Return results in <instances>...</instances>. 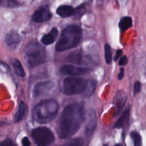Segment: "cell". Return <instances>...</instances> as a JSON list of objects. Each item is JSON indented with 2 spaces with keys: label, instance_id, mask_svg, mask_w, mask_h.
Here are the masks:
<instances>
[{
  "label": "cell",
  "instance_id": "6da1fadb",
  "mask_svg": "<svg viewBox=\"0 0 146 146\" xmlns=\"http://www.w3.org/2000/svg\"><path fill=\"white\" fill-rule=\"evenodd\" d=\"M85 118L84 106L82 103L68 104L60 116L57 133L61 139H66L76 134Z\"/></svg>",
  "mask_w": 146,
  "mask_h": 146
},
{
  "label": "cell",
  "instance_id": "7a4b0ae2",
  "mask_svg": "<svg viewBox=\"0 0 146 146\" xmlns=\"http://www.w3.org/2000/svg\"><path fill=\"white\" fill-rule=\"evenodd\" d=\"M58 111V104L54 99L40 102L33 110L32 117L39 123H47L55 118Z\"/></svg>",
  "mask_w": 146,
  "mask_h": 146
},
{
  "label": "cell",
  "instance_id": "3957f363",
  "mask_svg": "<svg viewBox=\"0 0 146 146\" xmlns=\"http://www.w3.org/2000/svg\"><path fill=\"white\" fill-rule=\"evenodd\" d=\"M82 37V30L77 25H70L65 28L56 46L58 52L66 51L76 47Z\"/></svg>",
  "mask_w": 146,
  "mask_h": 146
},
{
  "label": "cell",
  "instance_id": "277c9868",
  "mask_svg": "<svg viewBox=\"0 0 146 146\" xmlns=\"http://www.w3.org/2000/svg\"><path fill=\"white\" fill-rule=\"evenodd\" d=\"M24 59L30 67H36L46 61L44 47L36 40L30 41L24 49Z\"/></svg>",
  "mask_w": 146,
  "mask_h": 146
},
{
  "label": "cell",
  "instance_id": "5b68a950",
  "mask_svg": "<svg viewBox=\"0 0 146 146\" xmlns=\"http://www.w3.org/2000/svg\"><path fill=\"white\" fill-rule=\"evenodd\" d=\"M87 83L88 80L81 77H66L63 82V91L66 95L81 94L86 88Z\"/></svg>",
  "mask_w": 146,
  "mask_h": 146
},
{
  "label": "cell",
  "instance_id": "8992f818",
  "mask_svg": "<svg viewBox=\"0 0 146 146\" xmlns=\"http://www.w3.org/2000/svg\"><path fill=\"white\" fill-rule=\"evenodd\" d=\"M31 136L38 146H48L54 141V135L50 129L39 127L33 130Z\"/></svg>",
  "mask_w": 146,
  "mask_h": 146
},
{
  "label": "cell",
  "instance_id": "52a82bcc",
  "mask_svg": "<svg viewBox=\"0 0 146 146\" xmlns=\"http://www.w3.org/2000/svg\"><path fill=\"white\" fill-rule=\"evenodd\" d=\"M91 71L89 68L86 67H76L71 64H65V65L61 66L60 68V72L63 74H68L71 76H77L81 75V74H87Z\"/></svg>",
  "mask_w": 146,
  "mask_h": 146
},
{
  "label": "cell",
  "instance_id": "ba28073f",
  "mask_svg": "<svg viewBox=\"0 0 146 146\" xmlns=\"http://www.w3.org/2000/svg\"><path fill=\"white\" fill-rule=\"evenodd\" d=\"M54 84L51 81H44L38 83L35 85L33 90V94L34 97H40L41 95L48 94L54 88Z\"/></svg>",
  "mask_w": 146,
  "mask_h": 146
},
{
  "label": "cell",
  "instance_id": "9c48e42d",
  "mask_svg": "<svg viewBox=\"0 0 146 146\" xmlns=\"http://www.w3.org/2000/svg\"><path fill=\"white\" fill-rule=\"evenodd\" d=\"M51 17V14L49 9L46 7H42L38 9L32 15V20L34 22H44L49 20Z\"/></svg>",
  "mask_w": 146,
  "mask_h": 146
},
{
  "label": "cell",
  "instance_id": "30bf717a",
  "mask_svg": "<svg viewBox=\"0 0 146 146\" xmlns=\"http://www.w3.org/2000/svg\"><path fill=\"white\" fill-rule=\"evenodd\" d=\"M21 40V37L20 34L15 30H11L6 34L4 41L7 46L14 48L19 44Z\"/></svg>",
  "mask_w": 146,
  "mask_h": 146
},
{
  "label": "cell",
  "instance_id": "8fae6325",
  "mask_svg": "<svg viewBox=\"0 0 146 146\" xmlns=\"http://www.w3.org/2000/svg\"><path fill=\"white\" fill-rule=\"evenodd\" d=\"M126 100L127 97L125 95V93L123 91L120 90L117 92L115 99H114V107H115V115H117L121 112V110H122V108L125 105Z\"/></svg>",
  "mask_w": 146,
  "mask_h": 146
},
{
  "label": "cell",
  "instance_id": "7c38bea8",
  "mask_svg": "<svg viewBox=\"0 0 146 146\" xmlns=\"http://www.w3.org/2000/svg\"><path fill=\"white\" fill-rule=\"evenodd\" d=\"M129 117L130 107H128V108L124 110L123 113L120 116L118 120H117V122L114 125V127L115 128H121V127L128 125V122H129Z\"/></svg>",
  "mask_w": 146,
  "mask_h": 146
},
{
  "label": "cell",
  "instance_id": "4fadbf2b",
  "mask_svg": "<svg viewBox=\"0 0 146 146\" xmlns=\"http://www.w3.org/2000/svg\"><path fill=\"white\" fill-rule=\"evenodd\" d=\"M58 33V29L56 27H54L48 34L43 36L42 39H41V42L45 45H49V44H53L55 42Z\"/></svg>",
  "mask_w": 146,
  "mask_h": 146
},
{
  "label": "cell",
  "instance_id": "5bb4252c",
  "mask_svg": "<svg viewBox=\"0 0 146 146\" xmlns=\"http://www.w3.org/2000/svg\"><path fill=\"white\" fill-rule=\"evenodd\" d=\"M96 127V116L94 111L90 113L89 117H88V123L86 127V135L89 136L93 133V132L95 130Z\"/></svg>",
  "mask_w": 146,
  "mask_h": 146
},
{
  "label": "cell",
  "instance_id": "9a60e30c",
  "mask_svg": "<svg viewBox=\"0 0 146 146\" xmlns=\"http://www.w3.org/2000/svg\"><path fill=\"white\" fill-rule=\"evenodd\" d=\"M75 11V9L72 7L68 5L60 6L56 10L57 14L61 17H68L72 15Z\"/></svg>",
  "mask_w": 146,
  "mask_h": 146
},
{
  "label": "cell",
  "instance_id": "2e32d148",
  "mask_svg": "<svg viewBox=\"0 0 146 146\" xmlns=\"http://www.w3.org/2000/svg\"><path fill=\"white\" fill-rule=\"evenodd\" d=\"M27 106L24 102H21L19 106V109L17 110V113H16L15 116H14V121L18 123V122L21 121L23 118H24V115H26V113L27 112Z\"/></svg>",
  "mask_w": 146,
  "mask_h": 146
},
{
  "label": "cell",
  "instance_id": "e0dca14e",
  "mask_svg": "<svg viewBox=\"0 0 146 146\" xmlns=\"http://www.w3.org/2000/svg\"><path fill=\"white\" fill-rule=\"evenodd\" d=\"M68 60H69L71 62L75 63V64H81L83 60L82 53H81V52L80 51V50H76V51L73 52H71V54L68 55Z\"/></svg>",
  "mask_w": 146,
  "mask_h": 146
},
{
  "label": "cell",
  "instance_id": "ac0fdd59",
  "mask_svg": "<svg viewBox=\"0 0 146 146\" xmlns=\"http://www.w3.org/2000/svg\"><path fill=\"white\" fill-rule=\"evenodd\" d=\"M131 26H132V19L130 17H123L119 22V27L122 31H126Z\"/></svg>",
  "mask_w": 146,
  "mask_h": 146
},
{
  "label": "cell",
  "instance_id": "d6986e66",
  "mask_svg": "<svg viewBox=\"0 0 146 146\" xmlns=\"http://www.w3.org/2000/svg\"><path fill=\"white\" fill-rule=\"evenodd\" d=\"M96 87V84L95 81H94V80H90V81H88L86 88V90H84V92H83L84 97H91V96L93 94V93L94 92V91H95Z\"/></svg>",
  "mask_w": 146,
  "mask_h": 146
},
{
  "label": "cell",
  "instance_id": "ffe728a7",
  "mask_svg": "<svg viewBox=\"0 0 146 146\" xmlns=\"http://www.w3.org/2000/svg\"><path fill=\"white\" fill-rule=\"evenodd\" d=\"M12 64L16 74H17L19 77H24V76L25 75L24 68L22 67V65H21L19 60L14 59L12 62Z\"/></svg>",
  "mask_w": 146,
  "mask_h": 146
},
{
  "label": "cell",
  "instance_id": "44dd1931",
  "mask_svg": "<svg viewBox=\"0 0 146 146\" xmlns=\"http://www.w3.org/2000/svg\"><path fill=\"white\" fill-rule=\"evenodd\" d=\"M84 141L81 138H74L71 139L64 144L59 146H82Z\"/></svg>",
  "mask_w": 146,
  "mask_h": 146
},
{
  "label": "cell",
  "instance_id": "7402d4cb",
  "mask_svg": "<svg viewBox=\"0 0 146 146\" xmlns=\"http://www.w3.org/2000/svg\"><path fill=\"white\" fill-rule=\"evenodd\" d=\"M131 136L133 140L134 146H142V138L139 133L133 131L131 133Z\"/></svg>",
  "mask_w": 146,
  "mask_h": 146
},
{
  "label": "cell",
  "instance_id": "603a6c76",
  "mask_svg": "<svg viewBox=\"0 0 146 146\" xmlns=\"http://www.w3.org/2000/svg\"><path fill=\"white\" fill-rule=\"evenodd\" d=\"M105 60L107 64H111L112 62V52L108 44H106L105 45Z\"/></svg>",
  "mask_w": 146,
  "mask_h": 146
},
{
  "label": "cell",
  "instance_id": "cb8c5ba5",
  "mask_svg": "<svg viewBox=\"0 0 146 146\" xmlns=\"http://www.w3.org/2000/svg\"><path fill=\"white\" fill-rule=\"evenodd\" d=\"M0 4L7 7H15L19 5L17 0H0Z\"/></svg>",
  "mask_w": 146,
  "mask_h": 146
},
{
  "label": "cell",
  "instance_id": "d4e9b609",
  "mask_svg": "<svg viewBox=\"0 0 146 146\" xmlns=\"http://www.w3.org/2000/svg\"><path fill=\"white\" fill-rule=\"evenodd\" d=\"M0 146H16L14 142L10 139H7L0 143Z\"/></svg>",
  "mask_w": 146,
  "mask_h": 146
},
{
  "label": "cell",
  "instance_id": "484cf974",
  "mask_svg": "<svg viewBox=\"0 0 146 146\" xmlns=\"http://www.w3.org/2000/svg\"><path fill=\"white\" fill-rule=\"evenodd\" d=\"M141 90V83L140 82H135L134 84V94H137Z\"/></svg>",
  "mask_w": 146,
  "mask_h": 146
},
{
  "label": "cell",
  "instance_id": "4316f807",
  "mask_svg": "<svg viewBox=\"0 0 146 146\" xmlns=\"http://www.w3.org/2000/svg\"><path fill=\"white\" fill-rule=\"evenodd\" d=\"M128 63V58H127L126 56H123L119 60V64L121 66H124Z\"/></svg>",
  "mask_w": 146,
  "mask_h": 146
},
{
  "label": "cell",
  "instance_id": "83f0119b",
  "mask_svg": "<svg viewBox=\"0 0 146 146\" xmlns=\"http://www.w3.org/2000/svg\"><path fill=\"white\" fill-rule=\"evenodd\" d=\"M22 145L23 146H31V143H30L29 139L27 137H24L22 139Z\"/></svg>",
  "mask_w": 146,
  "mask_h": 146
},
{
  "label": "cell",
  "instance_id": "f1b7e54d",
  "mask_svg": "<svg viewBox=\"0 0 146 146\" xmlns=\"http://www.w3.org/2000/svg\"><path fill=\"white\" fill-rule=\"evenodd\" d=\"M123 54V51L121 50H118L116 51V53H115V58H114V60L115 61H117L118 60V58H120L121 55Z\"/></svg>",
  "mask_w": 146,
  "mask_h": 146
},
{
  "label": "cell",
  "instance_id": "f546056e",
  "mask_svg": "<svg viewBox=\"0 0 146 146\" xmlns=\"http://www.w3.org/2000/svg\"><path fill=\"white\" fill-rule=\"evenodd\" d=\"M124 77V69L123 68H121L120 70V72L118 73V80H122Z\"/></svg>",
  "mask_w": 146,
  "mask_h": 146
},
{
  "label": "cell",
  "instance_id": "4dcf8cb0",
  "mask_svg": "<svg viewBox=\"0 0 146 146\" xmlns=\"http://www.w3.org/2000/svg\"><path fill=\"white\" fill-rule=\"evenodd\" d=\"M4 123H4V122H1V121H0V126L2 125H4Z\"/></svg>",
  "mask_w": 146,
  "mask_h": 146
},
{
  "label": "cell",
  "instance_id": "1f68e13d",
  "mask_svg": "<svg viewBox=\"0 0 146 146\" xmlns=\"http://www.w3.org/2000/svg\"><path fill=\"white\" fill-rule=\"evenodd\" d=\"M114 146H122V145H121V144H116V145H114Z\"/></svg>",
  "mask_w": 146,
  "mask_h": 146
},
{
  "label": "cell",
  "instance_id": "d6a6232c",
  "mask_svg": "<svg viewBox=\"0 0 146 146\" xmlns=\"http://www.w3.org/2000/svg\"><path fill=\"white\" fill-rule=\"evenodd\" d=\"M104 146H108V145H104Z\"/></svg>",
  "mask_w": 146,
  "mask_h": 146
}]
</instances>
